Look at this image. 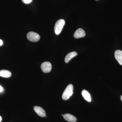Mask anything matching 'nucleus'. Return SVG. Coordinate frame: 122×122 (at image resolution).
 Segmentation results:
<instances>
[{"label": "nucleus", "mask_w": 122, "mask_h": 122, "mask_svg": "<svg viewBox=\"0 0 122 122\" xmlns=\"http://www.w3.org/2000/svg\"><path fill=\"white\" fill-rule=\"evenodd\" d=\"M73 86L72 84H69L67 86L62 95V98L63 100H67L72 96L73 93Z\"/></svg>", "instance_id": "obj_1"}, {"label": "nucleus", "mask_w": 122, "mask_h": 122, "mask_svg": "<svg viewBox=\"0 0 122 122\" xmlns=\"http://www.w3.org/2000/svg\"><path fill=\"white\" fill-rule=\"evenodd\" d=\"M65 23V21L63 19L58 20L56 22L54 27V32L56 35H59L61 32Z\"/></svg>", "instance_id": "obj_2"}, {"label": "nucleus", "mask_w": 122, "mask_h": 122, "mask_svg": "<svg viewBox=\"0 0 122 122\" xmlns=\"http://www.w3.org/2000/svg\"><path fill=\"white\" fill-rule=\"evenodd\" d=\"M29 41L32 42H37L40 39V36L38 34L33 32H29L26 35Z\"/></svg>", "instance_id": "obj_3"}, {"label": "nucleus", "mask_w": 122, "mask_h": 122, "mask_svg": "<svg viewBox=\"0 0 122 122\" xmlns=\"http://www.w3.org/2000/svg\"><path fill=\"white\" fill-rule=\"evenodd\" d=\"M41 68L44 73H48L50 72L52 70V65L49 62H45L42 63Z\"/></svg>", "instance_id": "obj_4"}, {"label": "nucleus", "mask_w": 122, "mask_h": 122, "mask_svg": "<svg viewBox=\"0 0 122 122\" xmlns=\"http://www.w3.org/2000/svg\"><path fill=\"white\" fill-rule=\"evenodd\" d=\"M34 109L36 113L39 116L41 117L46 116V112L45 110L41 107L35 106L34 107Z\"/></svg>", "instance_id": "obj_5"}, {"label": "nucleus", "mask_w": 122, "mask_h": 122, "mask_svg": "<svg viewBox=\"0 0 122 122\" xmlns=\"http://www.w3.org/2000/svg\"><path fill=\"white\" fill-rule=\"evenodd\" d=\"M86 35L85 31L83 29L79 28L75 32L74 36L75 38H79L85 37Z\"/></svg>", "instance_id": "obj_6"}, {"label": "nucleus", "mask_w": 122, "mask_h": 122, "mask_svg": "<svg viewBox=\"0 0 122 122\" xmlns=\"http://www.w3.org/2000/svg\"><path fill=\"white\" fill-rule=\"evenodd\" d=\"M63 116L65 120L69 122H75L77 121L76 118L71 114H65L63 115Z\"/></svg>", "instance_id": "obj_7"}, {"label": "nucleus", "mask_w": 122, "mask_h": 122, "mask_svg": "<svg viewBox=\"0 0 122 122\" xmlns=\"http://www.w3.org/2000/svg\"><path fill=\"white\" fill-rule=\"evenodd\" d=\"M115 56L119 64L122 66V51L120 50L116 51L115 52Z\"/></svg>", "instance_id": "obj_8"}, {"label": "nucleus", "mask_w": 122, "mask_h": 122, "mask_svg": "<svg viewBox=\"0 0 122 122\" xmlns=\"http://www.w3.org/2000/svg\"><path fill=\"white\" fill-rule=\"evenodd\" d=\"M82 95L86 100L89 102H90L91 101V97L90 94L87 91L83 90L82 91Z\"/></svg>", "instance_id": "obj_9"}, {"label": "nucleus", "mask_w": 122, "mask_h": 122, "mask_svg": "<svg viewBox=\"0 0 122 122\" xmlns=\"http://www.w3.org/2000/svg\"><path fill=\"white\" fill-rule=\"evenodd\" d=\"M77 54L75 52H72L69 53L65 58V61L66 63H68L72 58L76 56Z\"/></svg>", "instance_id": "obj_10"}, {"label": "nucleus", "mask_w": 122, "mask_h": 122, "mask_svg": "<svg viewBox=\"0 0 122 122\" xmlns=\"http://www.w3.org/2000/svg\"><path fill=\"white\" fill-rule=\"evenodd\" d=\"M11 73L8 70H0V76L5 78L10 77L11 76Z\"/></svg>", "instance_id": "obj_11"}, {"label": "nucleus", "mask_w": 122, "mask_h": 122, "mask_svg": "<svg viewBox=\"0 0 122 122\" xmlns=\"http://www.w3.org/2000/svg\"><path fill=\"white\" fill-rule=\"evenodd\" d=\"M22 2L25 4H29L32 2V0H22Z\"/></svg>", "instance_id": "obj_12"}, {"label": "nucleus", "mask_w": 122, "mask_h": 122, "mask_svg": "<svg viewBox=\"0 0 122 122\" xmlns=\"http://www.w3.org/2000/svg\"><path fill=\"white\" fill-rule=\"evenodd\" d=\"M3 91V87L1 86H0V92H2Z\"/></svg>", "instance_id": "obj_13"}, {"label": "nucleus", "mask_w": 122, "mask_h": 122, "mask_svg": "<svg viewBox=\"0 0 122 122\" xmlns=\"http://www.w3.org/2000/svg\"><path fill=\"white\" fill-rule=\"evenodd\" d=\"M3 41L2 40L0 39V46H2V45H3Z\"/></svg>", "instance_id": "obj_14"}, {"label": "nucleus", "mask_w": 122, "mask_h": 122, "mask_svg": "<svg viewBox=\"0 0 122 122\" xmlns=\"http://www.w3.org/2000/svg\"><path fill=\"white\" fill-rule=\"evenodd\" d=\"M2 120V118L1 117V116H0V122H1Z\"/></svg>", "instance_id": "obj_15"}, {"label": "nucleus", "mask_w": 122, "mask_h": 122, "mask_svg": "<svg viewBox=\"0 0 122 122\" xmlns=\"http://www.w3.org/2000/svg\"><path fill=\"white\" fill-rule=\"evenodd\" d=\"M120 99H121V100L122 102V95L121 96V97H120Z\"/></svg>", "instance_id": "obj_16"}, {"label": "nucleus", "mask_w": 122, "mask_h": 122, "mask_svg": "<svg viewBox=\"0 0 122 122\" xmlns=\"http://www.w3.org/2000/svg\"></svg>", "instance_id": "obj_17"}]
</instances>
